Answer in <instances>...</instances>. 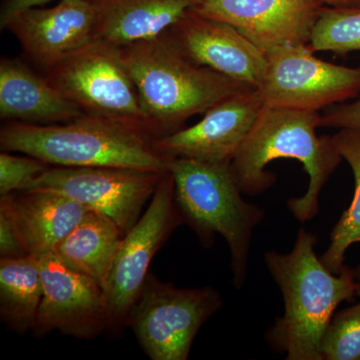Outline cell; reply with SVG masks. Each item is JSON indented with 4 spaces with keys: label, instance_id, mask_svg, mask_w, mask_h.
I'll use <instances>...</instances> for the list:
<instances>
[{
    "label": "cell",
    "instance_id": "cell-9",
    "mask_svg": "<svg viewBox=\"0 0 360 360\" xmlns=\"http://www.w3.org/2000/svg\"><path fill=\"white\" fill-rule=\"evenodd\" d=\"M267 70L257 89L267 108L319 112L360 96V66L326 63L309 44H283L264 51Z\"/></svg>",
    "mask_w": 360,
    "mask_h": 360
},
{
    "label": "cell",
    "instance_id": "cell-6",
    "mask_svg": "<svg viewBox=\"0 0 360 360\" xmlns=\"http://www.w3.org/2000/svg\"><path fill=\"white\" fill-rule=\"evenodd\" d=\"M222 305L221 295L212 286L179 288L149 274L127 328L149 359L187 360L200 328Z\"/></svg>",
    "mask_w": 360,
    "mask_h": 360
},
{
    "label": "cell",
    "instance_id": "cell-7",
    "mask_svg": "<svg viewBox=\"0 0 360 360\" xmlns=\"http://www.w3.org/2000/svg\"><path fill=\"white\" fill-rule=\"evenodd\" d=\"M44 73L84 115L124 123L153 139L118 47L94 39Z\"/></svg>",
    "mask_w": 360,
    "mask_h": 360
},
{
    "label": "cell",
    "instance_id": "cell-27",
    "mask_svg": "<svg viewBox=\"0 0 360 360\" xmlns=\"http://www.w3.org/2000/svg\"><path fill=\"white\" fill-rule=\"evenodd\" d=\"M52 0H4L0 9V26L1 30H6V25L9 21L13 20L14 15H16L20 11L30 7H37L44 6L45 4ZM94 1V0H89Z\"/></svg>",
    "mask_w": 360,
    "mask_h": 360
},
{
    "label": "cell",
    "instance_id": "cell-4",
    "mask_svg": "<svg viewBox=\"0 0 360 360\" xmlns=\"http://www.w3.org/2000/svg\"><path fill=\"white\" fill-rule=\"evenodd\" d=\"M120 51L155 139L184 129L187 120L227 97L252 89L195 65L165 35Z\"/></svg>",
    "mask_w": 360,
    "mask_h": 360
},
{
    "label": "cell",
    "instance_id": "cell-3",
    "mask_svg": "<svg viewBox=\"0 0 360 360\" xmlns=\"http://www.w3.org/2000/svg\"><path fill=\"white\" fill-rule=\"evenodd\" d=\"M155 139L108 118L84 115L58 124L4 123L0 148L60 167H115L165 172L169 158L155 148Z\"/></svg>",
    "mask_w": 360,
    "mask_h": 360
},
{
    "label": "cell",
    "instance_id": "cell-21",
    "mask_svg": "<svg viewBox=\"0 0 360 360\" xmlns=\"http://www.w3.org/2000/svg\"><path fill=\"white\" fill-rule=\"evenodd\" d=\"M333 136L338 153L352 167L355 184L352 203L331 231L330 243L321 257L331 272L340 274L347 266L348 248L360 243V130L340 129Z\"/></svg>",
    "mask_w": 360,
    "mask_h": 360
},
{
    "label": "cell",
    "instance_id": "cell-8",
    "mask_svg": "<svg viewBox=\"0 0 360 360\" xmlns=\"http://www.w3.org/2000/svg\"><path fill=\"white\" fill-rule=\"evenodd\" d=\"M184 224L174 198V180L163 174L148 207L123 236L104 283L108 307V335L117 338L127 328L130 310L146 284L156 253Z\"/></svg>",
    "mask_w": 360,
    "mask_h": 360
},
{
    "label": "cell",
    "instance_id": "cell-25",
    "mask_svg": "<svg viewBox=\"0 0 360 360\" xmlns=\"http://www.w3.org/2000/svg\"><path fill=\"white\" fill-rule=\"evenodd\" d=\"M27 255H30L11 208L0 198V258H20Z\"/></svg>",
    "mask_w": 360,
    "mask_h": 360
},
{
    "label": "cell",
    "instance_id": "cell-23",
    "mask_svg": "<svg viewBox=\"0 0 360 360\" xmlns=\"http://www.w3.org/2000/svg\"><path fill=\"white\" fill-rule=\"evenodd\" d=\"M321 352L322 360H360V302L333 314Z\"/></svg>",
    "mask_w": 360,
    "mask_h": 360
},
{
    "label": "cell",
    "instance_id": "cell-24",
    "mask_svg": "<svg viewBox=\"0 0 360 360\" xmlns=\"http://www.w3.org/2000/svg\"><path fill=\"white\" fill-rule=\"evenodd\" d=\"M51 165L32 156L0 153V196L25 191Z\"/></svg>",
    "mask_w": 360,
    "mask_h": 360
},
{
    "label": "cell",
    "instance_id": "cell-22",
    "mask_svg": "<svg viewBox=\"0 0 360 360\" xmlns=\"http://www.w3.org/2000/svg\"><path fill=\"white\" fill-rule=\"evenodd\" d=\"M309 46L338 54L360 51V7H323Z\"/></svg>",
    "mask_w": 360,
    "mask_h": 360
},
{
    "label": "cell",
    "instance_id": "cell-12",
    "mask_svg": "<svg viewBox=\"0 0 360 360\" xmlns=\"http://www.w3.org/2000/svg\"><path fill=\"white\" fill-rule=\"evenodd\" d=\"M165 37L195 65L258 89L267 70L266 56L231 25L189 11Z\"/></svg>",
    "mask_w": 360,
    "mask_h": 360
},
{
    "label": "cell",
    "instance_id": "cell-18",
    "mask_svg": "<svg viewBox=\"0 0 360 360\" xmlns=\"http://www.w3.org/2000/svg\"><path fill=\"white\" fill-rule=\"evenodd\" d=\"M11 208L28 255L51 252L89 212L53 191H22L0 196Z\"/></svg>",
    "mask_w": 360,
    "mask_h": 360
},
{
    "label": "cell",
    "instance_id": "cell-1",
    "mask_svg": "<svg viewBox=\"0 0 360 360\" xmlns=\"http://www.w3.org/2000/svg\"><path fill=\"white\" fill-rule=\"evenodd\" d=\"M317 241L315 234L300 229L290 252L264 255L284 302V314L267 331L266 340L286 360H322L321 340L329 321L338 305L355 295L354 269L331 272L315 253Z\"/></svg>",
    "mask_w": 360,
    "mask_h": 360
},
{
    "label": "cell",
    "instance_id": "cell-13",
    "mask_svg": "<svg viewBox=\"0 0 360 360\" xmlns=\"http://www.w3.org/2000/svg\"><path fill=\"white\" fill-rule=\"evenodd\" d=\"M264 108L257 89L243 90L215 104L193 127L155 139L153 143L167 158L231 163Z\"/></svg>",
    "mask_w": 360,
    "mask_h": 360
},
{
    "label": "cell",
    "instance_id": "cell-15",
    "mask_svg": "<svg viewBox=\"0 0 360 360\" xmlns=\"http://www.w3.org/2000/svg\"><path fill=\"white\" fill-rule=\"evenodd\" d=\"M96 8L89 0H61L51 8L30 7L14 15L13 32L30 60L44 71L94 40Z\"/></svg>",
    "mask_w": 360,
    "mask_h": 360
},
{
    "label": "cell",
    "instance_id": "cell-14",
    "mask_svg": "<svg viewBox=\"0 0 360 360\" xmlns=\"http://www.w3.org/2000/svg\"><path fill=\"white\" fill-rule=\"evenodd\" d=\"M323 7L319 0H196L191 11L233 26L264 51L309 44Z\"/></svg>",
    "mask_w": 360,
    "mask_h": 360
},
{
    "label": "cell",
    "instance_id": "cell-20",
    "mask_svg": "<svg viewBox=\"0 0 360 360\" xmlns=\"http://www.w3.org/2000/svg\"><path fill=\"white\" fill-rule=\"evenodd\" d=\"M42 298L39 258H0V319L18 335L32 333Z\"/></svg>",
    "mask_w": 360,
    "mask_h": 360
},
{
    "label": "cell",
    "instance_id": "cell-29",
    "mask_svg": "<svg viewBox=\"0 0 360 360\" xmlns=\"http://www.w3.org/2000/svg\"><path fill=\"white\" fill-rule=\"evenodd\" d=\"M355 279V295L360 298V264L354 269Z\"/></svg>",
    "mask_w": 360,
    "mask_h": 360
},
{
    "label": "cell",
    "instance_id": "cell-10",
    "mask_svg": "<svg viewBox=\"0 0 360 360\" xmlns=\"http://www.w3.org/2000/svg\"><path fill=\"white\" fill-rule=\"evenodd\" d=\"M167 172L51 167L25 191L39 189L63 194L110 217L127 234L141 219L144 206L150 202Z\"/></svg>",
    "mask_w": 360,
    "mask_h": 360
},
{
    "label": "cell",
    "instance_id": "cell-26",
    "mask_svg": "<svg viewBox=\"0 0 360 360\" xmlns=\"http://www.w3.org/2000/svg\"><path fill=\"white\" fill-rule=\"evenodd\" d=\"M319 127L360 130V99L328 108L323 115H321Z\"/></svg>",
    "mask_w": 360,
    "mask_h": 360
},
{
    "label": "cell",
    "instance_id": "cell-2",
    "mask_svg": "<svg viewBox=\"0 0 360 360\" xmlns=\"http://www.w3.org/2000/svg\"><path fill=\"white\" fill-rule=\"evenodd\" d=\"M319 122V112L264 106L231 162L241 193L257 196L269 191L276 175L266 172V165L279 158L296 160L309 174V186L302 196L291 198L288 207L300 222L314 219L322 188L343 160L333 135L316 134Z\"/></svg>",
    "mask_w": 360,
    "mask_h": 360
},
{
    "label": "cell",
    "instance_id": "cell-28",
    "mask_svg": "<svg viewBox=\"0 0 360 360\" xmlns=\"http://www.w3.org/2000/svg\"><path fill=\"white\" fill-rule=\"evenodd\" d=\"M333 7H360V0H319Z\"/></svg>",
    "mask_w": 360,
    "mask_h": 360
},
{
    "label": "cell",
    "instance_id": "cell-19",
    "mask_svg": "<svg viewBox=\"0 0 360 360\" xmlns=\"http://www.w3.org/2000/svg\"><path fill=\"white\" fill-rule=\"evenodd\" d=\"M123 236L112 219L89 210L54 252L66 265L91 277L103 288Z\"/></svg>",
    "mask_w": 360,
    "mask_h": 360
},
{
    "label": "cell",
    "instance_id": "cell-17",
    "mask_svg": "<svg viewBox=\"0 0 360 360\" xmlns=\"http://www.w3.org/2000/svg\"><path fill=\"white\" fill-rule=\"evenodd\" d=\"M94 39L122 49L162 37L196 0H94Z\"/></svg>",
    "mask_w": 360,
    "mask_h": 360
},
{
    "label": "cell",
    "instance_id": "cell-11",
    "mask_svg": "<svg viewBox=\"0 0 360 360\" xmlns=\"http://www.w3.org/2000/svg\"><path fill=\"white\" fill-rule=\"evenodd\" d=\"M42 298L34 338L58 331L79 340H94L108 328V307L103 285L71 269L54 251L37 257Z\"/></svg>",
    "mask_w": 360,
    "mask_h": 360
},
{
    "label": "cell",
    "instance_id": "cell-5",
    "mask_svg": "<svg viewBox=\"0 0 360 360\" xmlns=\"http://www.w3.org/2000/svg\"><path fill=\"white\" fill-rule=\"evenodd\" d=\"M174 198L182 222L188 225L205 248L217 234L226 241L231 258L233 285H245L253 232L265 212L243 200L231 163H210L169 158Z\"/></svg>",
    "mask_w": 360,
    "mask_h": 360
},
{
    "label": "cell",
    "instance_id": "cell-16",
    "mask_svg": "<svg viewBox=\"0 0 360 360\" xmlns=\"http://www.w3.org/2000/svg\"><path fill=\"white\" fill-rule=\"evenodd\" d=\"M84 113L49 82L18 58L0 61V117L6 122L58 124Z\"/></svg>",
    "mask_w": 360,
    "mask_h": 360
}]
</instances>
